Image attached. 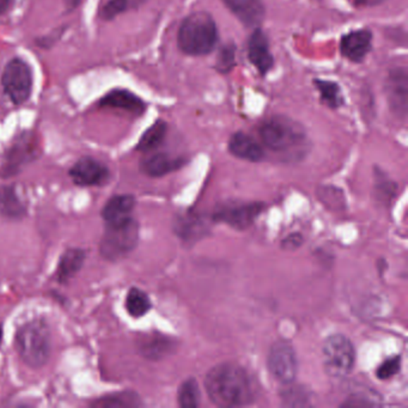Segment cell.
Returning <instances> with one entry per match:
<instances>
[{
	"instance_id": "e0dca14e",
	"label": "cell",
	"mask_w": 408,
	"mask_h": 408,
	"mask_svg": "<svg viewBox=\"0 0 408 408\" xmlns=\"http://www.w3.org/2000/svg\"><path fill=\"white\" fill-rule=\"evenodd\" d=\"M35 157L36 150L32 145V139H20V142L15 144L8 151L3 167V174H16L22 166L30 162Z\"/></svg>"
},
{
	"instance_id": "e575fe53",
	"label": "cell",
	"mask_w": 408,
	"mask_h": 408,
	"mask_svg": "<svg viewBox=\"0 0 408 408\" xmlns=\"http://www.w3.org/2000/svg\"><path fill=\"white\" fill-rule=\"evenodd\" d=\"M1 339H3V329H1V326H0V345H1Z\"/></svg>"
},
{
	"instance_id": "9c48e42d",
	"label": "cell",
	"mask_w": 408,
	"mask_h": 408,
	"mask_svg": "<svg viewBox=\"0 0 408 408\" xmlns=\"http://www.w3.org/2000/svg\"><path fill=\"white\" fill-rule=\"evenodd\" d=\"M265 209L262 202H228L217 207L214 219L236 229H247Z\"/></svg>"
},
{
	"instance_id": "4316f807",
	"label": "cell",
	"mask_w": 408,
	"mask_h": 408,
	"mask_svg": "<svg viewBox=\"0 0 408 408\" xmlns=\"http://www.w3.org/2000/svg\"><path fill=\"white\" fill-rule=\"evenodd\" d=\"M143 3L144 0H109L99 12V16L104 20H114L125 12L138 8Z\"/></svg>"
},
{
	"instance_id": "1f68e13d",
	"label": "cell",
	"mask_w": 408,
	"mask_h": 408,
	"mask_svg": "<svg viewBox=\"0 0 408 408\" xmlns=\"http://www.w3.org/2000/svg\"><path fill=\"white\" fill-rule=\"evenodd\" d=\"M301 243L302 238L299 235H291L290 237L286 238L285 241L283 242V247L286 249H293V248L299 246Z\"/></svg>"
},
{
	"instance_id": "5bb4252c",
	"label": "cell",
	"mask_w": 408,
	"mask_h": 408,
	"mask_svg": "<svg viewBox=\"0 0 408 408\" xmlns=\"http://www.w3.org/2000/svg\"><path fill=\"white\" fill-rule=\"evenodd\" d=\"M223 3L247 28H256L265 18L264 0H223Z\"/></svg>"
},
{
	"instance_id": "ba28073f",
	"label": "cell",
	"mask_w": 408,
	"mask_h": 408,
	"mask_svg": "<svg viewBox=\"0 0 408 408\" xmlns=\"http://www.w3.org/2000/svg\"><path fill=\"white\" fill-rule=\"evenodd\" d=\"M271 373L284 385H291L298 370L297 357L292 346L285 341L276 342L268 354Z\"/></svg>"
},
{
	"instance_id": "8992f818",
	"label": "cell",
	"mask_w": 408,
	"mask_h": 408,
	"mask_svg": "<svg viewBox=\"0 0 408 408\" xmlns=\"http://www.w3.org/2000/svg\"><path fill=\"white\" fill-rule=\"evenodd\" d=\"M323 366L332 377H345L356 363V350L349 338L334 334L327 338L322 346Z\"/></svg>"
},
{
	"instance_id": "7a4b0ae2",
	"label": "cell",
	"mask_w": 408,
	"mask_h": 408,
	"mask_svg": "<svg viewBox=\"0 0 408 408\" xmlns=\"http://www.w3.org/2000/svg\"><path fill=\"white\" fill-rule=\"evenodd\" d=\"M218 40L217 24L209 12L192 13L178 28V48L187 56H207L216 49Z\"/></svg>"
},
{
	"instance_id": "5b68a950",
	"label": "cell",
	"mask_w": 408,
	"mask_h": 408,
	"mask_svg": "<svg viewBox=\"0 0 408 408\" xmlns=\"http://www.w3.org/2000/svg\"><path fill=\"white\" fill-rule=\"evenodd\" d=\"M139 225L132 217L120 222L107 223L99 250L104 259L116 261L137 247Z\"/></svg>"
},
{
	"instance_id": "ac0fdd59",
	"label": "cell",
	"mask_w": 408,
	"mask_h": 408,
	"mask_svg": "<svg viewBox=\"0 0 408 408\" xmlns=\"http://www.w3.org/2000/svg\"><path fill=\"white\" fill-rule=\"evenodd\" d=\"M183 164L185 161L183 159H175L167 154H155L142 161L140 169L151 178H162L171 171H178Z\"/></svg>"
},
{
	"instance_id": "d4e9b609",
	"label": "cell",
	"mask_w": 408,
	"mask_h": 408,
	"mask_svg": "<svg viewBox=\"0 0 408 408\" xmlns=\"http://www.w3.org/2000/svg\"><path fill=\"white\" fill-rule=\"evenodd\" d=\"M317 90L321 96L322 104L332 109H338L344 104V97L341 94V89L337 83L330 80H315Z\"/></svg>"
},
{
	"instance_id": "52a82bcc",
	"label": "cell",
	"mask_w": 408,
	"mask_h": 408,
	"mask_svg": "<svg viewBox=\"0 0 408 408\" xmlns=\"http://www.w3.org/2000/svg\"><path fill=\"white\" fill-rule=\"evenodd\" d=\"M1 84L4 92L13 104L20 106L32 95V75L28 63L22 59H12L5 66Z\"/></svg>"
},
{
	"instance_id": "30bf717a",
	"label": "cell",
	"mask_w": 408,
	"mask_h": 408,
	"mask_svg": "<svg viewBox=\"0 0 408 408\" xmlns=\"http://www.w3.org/2000/svg\"><path fill=\"white\" fill-rule=\"evenodd\" d=\"M385 97L390 111L400 119H406L408 111V72L395 68L389 72L385 84Z\"/></svg>"
},
{
	"instance_id": "7402d4cb",
	"label": "cell",
	"mask_w": 408,
	"mask_h": 408,
	"mask_svg": "<svg viewBox=\"0 0 408 408\" xmlns=\"http://www.w3.org/2000/svg\"><path fill=\"white\" fill-rule=\"evenodd\" d=\"M139 350L147 358L159 359L169 354V352L174 350V346L173 341L169 340L168 338L155 334L144 338L143 340L139 342Z\"/></svg>"
},
{
	"instance_id": "83f0119b",
	"label": "cell",
	"mask_w": 408,
	"mask_h": 408,
	"mask_svg": "<svg viewBox=\"0 0 408 408\" xmlns=\"http://www.w3.org/2000/svg\"><path fill=\"white\" fill-rule=\"evenodd\" d=\"M178 402L183 408H195L200 404V389L194 378L183 382L178 389Z\"/></svg>"
},
{
	"instance_id": "4dcf8cb0",
	"label": "cell",
	"mask_w": 408,
	"mask_h": 408,
	"mask_svg": "<svg viewBox=\"0 0 408 408\" xmlns=\"http://www.w3.org/2000/svg\"><path fill=\"white\" fill-rule=\"evenodd\" d=\"M283 400L285 401L286 404L289 406H305L308 399L303 389L299 387H293V388L286 389L285 392L283 394Z\"/></svg>"
},
{
	"instance_id": "3957f363",
	"label": "cell",
	"mask_w": 408,
	"mask_h": 408,
	"mask_svg": "<svg viewBox=\"0 0 408 408\" xmlns=\"http://www.w3.org/2000/svg\"><path fill=\"white\" fill-rule=\"evenodd\" d=\"M16 347L22 361L30 368L44 366L51 356V333L42 321L27 322L16 335Z\"/></svg>"
},
{
	"instance_id": "f1b7e54d",
	"label": "cell",
	"mask_w": 408,
	"mask_h": 408,
	"mask_svg": "<svg viewBox=\"0 0 408 408\" xmlns=\"http://www.w3.org/2000/svg\"><path fill=\"white\" fill-rule=\"evenodd\" d=\"M236 65V46L228 44L223 46L219 52L216 70L221 73H229Z\"/></svg>"
},
{
	"instance_id": "8fae6325",
	"label": "cell",
	"mask_w": 408,
	"mask_h": 408,
	"mask_svg": "<svg viewBox=\"0 0 408 408\" xmlns=\"http://www.w3.org/2000/svg\"><path fill=\"white\" fill-rule=\"evenodd\" d=\"M72 181L82 187L102 186L108 183L111 173L104 163L92 157H83L70 171Z\"/></svg>"
},
{
	"instance_id": "836d02e7",
	"label": "cell",
	"mask_w": 408,
	"mask_h": 408,
	"mask_svg": "<svg viewBox=\"0 0 408 408\" xmlns=\"http://www.w3.org/2000/svg\"><path fill=\"white\" fill-rule=\"evenodd\" d=\"M11 5V0H0V15H4Z\"/></svg>"
},
{
	"instance_id": "603a6c76",
	"label": "cell",
	"mask_w": 408,
	"mask_h": 408,
	"mask_svg": "<svg viewBox=\"0 0 408 408\" xmlns=\"http://www.w3.org/2000/svg\"><path fill=\"white\" fill-rule=\"evenodd\" d=\"M167 131V123L162 120H159L144 133L143 137L139 140L138 145H137V150L142 151V152L155 150L163 143Z\"/></svg>"
},
{
	"instance_id": "484cf974",
	"label": "cell",
	"mask_w": 408,
	"mask_h": 408,
	"mask_svg": "<svg viewBox=\"0 0 408 408\" xmlns=\"http://www.w3.org/2000/svg\"><path fill=\"white\" fill-rule=\"evenodd\" d=\"M126 309L132 317H142L151 309V301L147 293L133 288L127 293Z\"/></svg>"
},
{
	"instance_id": "4fadbf2b",
	"label": "cell",
	"mask_w": 408,
	"mask_h": 408,
	"mask_svg": "<svg viewBox=\"0 0 408 408\" xmlns=\"http://www.w3.org/2000/svg\"><path fill=\"white\" fill-rule=\"evenodd\" d=\"M248 58L261 75H267L273 68L274 56L270 51V42L259 28L254 29L248 41Z\"/></svg>"
},
{
	"instance_id": "277c9868",
	"label": "cell",
	"mask_w": 408,
	"mask_h": 408,
	"mask_svg": "<svg viewBox=\"0 0 408 408\" xmlns=\"http://www.w3.org/2000/svg\"><path fill=\"white\" fill-rule=\"evenodd\" d=\"M259 133L264 145L276 152H289L304 147L307 142L303 127L286 116H272L266 120Z\"/></svg>"
},
{
	"instance_id": "ffe728a7",
	"label": "cell",
	"mask_w": 408,
	"mask_h": 408,
	"mask_svg": "<svg viewBox=\"0 0 408 408\" xmlns=\"http://www.w3.org/2000/svg\"><path fill=\"white\" fill-rule=\"evenodd\" d=\"M87 259V254L80 248H70L61 255L58 265V279L61 284L70 282L78 273Z\"/></svg>"
},
{
	"instance_id": "f546056e",
	"label": "cell",
	"mask_w": 408,
	"mask_h": 408,
	"mask_svg": "<svg viewBox=\"0 0 408 408\" xmlns=\"http://www.w3.org/2000/svg\"><path fill=\"white\" fill-rule=\"evenodd\" d=\"M400 357L389 358L383 364L381 365L380 368L377 369V377L381 380H388L400 371Z\"/></svg>"
},
{
	"instance_id": "9a60e30c",
	"label": "cell",
	"mask_w": 408,
	"mask_h": 408,
	"mask_svg": "<svg viewBox=\"0 0 408 408\" xmlns=\"http://www.w3.org/2000/svg\"><path fill=\"white\" fill-rule=\"evenodd\" d=\"M99 106L113 108V109H121L135 116H142L147 109V104L143 99H139L138 96L123 89H116L108 92L107 95H104L99 101Z\"/></svg>"
},
{
	"instance_id": "d6986e66",
	"label": "cell",
	"mask_w": 408,
	"mask_h": 408,
	"mask_svg": "<svg viewBox=\"0 0 408 408\" xmlns=\"http://www.w3.org/2000/svg\"><path fill=\"white\" fill-rule=\"evenodd\" d=\"M135 198L133 195H116L108 200L102 210V218L106 223H116L131 217L135 210Z\"/></svg>"
},
{
	"instance_id": "7c38bea8",
	"label": "cell",
	"mask_w": 408,
	"mask_h": 408,
	"mask_svg": "<svg viewBox=\"0 0 408 408\" xmlns=\"http://www.w3.org/2000/svg\"><path fill=\"white\" fill-rule=\"evenodd\" d=\"M373 47V32L369 29L353 30L342 36L340 53L352 63H361Z\"/></svg>"
},
{
	"instance_id": "d6a6232c",
	"label": "cell",
	"mask_w": 408,
	"mask_h": 408,
	"mask_svg": "<svg viewBox=\"0 0 408 408\" xmlns=\"http://www.w3.org/2000/svg\"><path fill=\"white\" fill-rule=\"evenodd\" d=\"M383 0H350V3L356 6H361V8H364V6H375V5H378L382 3Z\"/></svg>"
},
{
	"instance_id": "6da1fadb",
	"label": "cell",
	"mask_w": 408,
	"mask_h": 408,
	"mask_svg": "<svg viewBox=\"0 0 408 408\" xmlns=\"http://www.w3.org/2000/svg\"><path fill=\"white\" fill-rule=\"evenodd\" d=\"M211 401L219 407H240L253 402L255 388L245 369L224 363L211 369L205 380Z\"/></svg>"
},
{
	"instance_id": "cb8c5ba5",
	"label": "cell",
	"mask_w": 408,
	"mask_h": 408,
	"mask_svg": "<svg viewBox=\"0 0 408 408\" xmlns=\"http://www.w3.org/2000/svg\"><path fill=\"white\" fill-rule=\"evenodd\" d=\"M92 406L101 408L138 407L142 406V401L135 392H123L99 399Z\"/></svg>"
},
{
	"instance_id": "2e32d148",
	"label": "cell",
	"mask_w": 408,
	"mask_h": 408,
	"mask_svg": "<svg viewBox=\"0 0 408 408\" xmlns=\"http://www.w3.org/2000/svg\"><path fill=\"white\" fill-rule=\"evenodd\" d=\"M229 151L237 159L249 162H260L265 157L261 145L249 135L237 132L229 140Z\"/></svg>"
},
{
	"instance_id": "44dd1931",
	"label": "cell",
	"mask_w": 408,
	"mask_h": 408,
	"mask_svg": "<svg viewBox=\"0 0 408 408\" xmlns=\"http://www.w3.org/2000/svg\"><path fill=\"white\" fill-rule=\"evenodd\" d=\"M25 206L13 186L0 187V214L10 219H20L25 214Z\"/></svg>"
}]
</instances>
